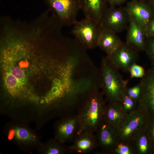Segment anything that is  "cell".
<instances>
[{
  "label": "cell",
  "mask_w": 154,
  "mask_h": 154,
  "mask_svg": "<svg viewBox=\"0 0 154 154\" xmlns=\"http://www.w3.org/2000/svg\"><path fill=\"white\" fill-rule=\"evenodd\" d=\"M146 38L154 37V16L145 29Z\"/></svg>",
  "instance_id": "cell-25"
},
{
  "label": "cell",
  "mask_w": 154,
  "mask_h": 154,
  "mask_svg": "<svg viewBox=\"0 0 154 154\" xmlns=\"http://www.w3.org/2000/svg\"><path fill=\"white\" fill-rule=\"evenodd\" d=\"M118 70L107 56L102 57L100 68V89L108 103L121 102L130 80H123Z\"/></svg>",
  "instance_id": "cell-2"
},
{
  "label": "cell",
  "mask_w": 154,
  "mask_h": 154,
  "mask_svg": "<svg viewBox=\"0 0 154 154\" xmlns=\"http://www.w3.org/2000/svg\"><path fill=\"white\" fill-rule=\"evenodd\" d=\"M125 7L130 17L144 29L154 16L152 7L143 1L132 0L127 3Z\"/></svg>",
  "instance_id": "cell-11"
},
{
  "label": "cell",
  "mask_w": 154,
  "mask_h": 154,
  "mask_svg": "<svg viewBox=\"0 0 154 154\" xmlns=\"http://www.w3.org/2000/svg\"><path fill=\"white\" fill-rule=\"evenodd\" d=\"M6 81L7 85L11 88L15 86L17 83L15 77L13 75H9L6 78Z\"/></svg>",
  "instance_id": "cell-26"
},
{
  "label": "cell",
  "mask_w": 154,
  "mask_h": 154,
  "mask_svg": "<svg viewBox=\"0 0 154 154\" xmlns=\"http://www.w3.org/2000/svg\"><path fill=\"white\" fill-rule=\"evenodd\" d=\"M138 52L125 43L123 42L110 55L107 56L117 69L129 72L131 66L136 63L138 60Z\"/></svg>",
  "instance_id": "cell-8"
},
{
  "label": "cell",
  "mask_w": 154,
  "mask_h": 154,
  "mask_svg": "<svg viewBox=\"0 0 154 154\" xmlns=\"http://www.w3.org/2000/svg\"><path fill=\"white\" fill-rule=\"evenodd\" d=\"M122 141L118 142L112 151L118 154H132L133 151L131 147L127 144Z\"/></svg>",
  "instance_id": "cell-23"
},
{
  "label": "cell",
  "mask_w": 154,
  "mask_h": 154,
  "mask_svg": "<svg viewBox=\"0 0 154 154\" xmlns=\"http://www.w3.org/2000/svg\"><path fill=\"white\" fill-rule=\"evenodd\" d=\"M72 26L71 32L74 39L86 49H93L98 46L102 30L100 24L85 18Z\"/></svg>",
  "instance_id": "cell-3"
},
{
  "label": "cell",
  "mask_w": 154,
  "mask_h": 154,
  "mask_svg": "<svg viewBox=\"0 0 154 154\" xmlns=\"http://www.w3.org/2000/svg\"><path fill=\"white\" fill-rule=\"evenodd\" d=\"M85 18L100 24L108 8L106 0H79Z\"/></svg>",
  "instance_id": "cell-13"
},
{
  "label": "cell",
  "mask_w": 154,
  "mask_h": 154,
  "mask_svg": "<svg viewBox=\"0 0 154 154\" xmlns=\"http://www.w3.org/2000/svg\"><path fill=\"white\" fill-rule=\"evenodd\" d=\"M141 91L137 102V108L145 113L149 109L154 111V66L146 72L139 82Z\"/></svg>",
  "instance_id": "cell-9"
},
{
  "label": "cell",
  "mask_w": 154,
  "mask_h": 154,
  "mask_svg": "<svg viewBox=\"0 0 154 154\" xmlns=\"http://www.w3.org/2000/svg\"><path fill=\"white\" fill-rule=\"evenodd\" d=\"M123 43L116 33L102 29L98 46L107 55H110Z\"/></svg>",
  "instance_id": "cell-17"
},
{
  "label": "cell",
  "mask_w": 154,
  "mask_h": 154,
  "mask_svg": "<svg viewBox=\"0 0 154 154\" xmlns=\"http://www.w3.org/2000/svg\"><path fill=\"white\" fill-rule=\"evenodd\" d=\"M72 145L69 147L70 153L78 154L88 153L98 145L93 133L86 131L76 135Z\"/></svg>",
  "instance_id": "cell-15"
},
{
  "label": "cell",
  "mask_w": 154,
  "mask_h": 154,
  "mask_svg": "<svg viewBox=\"0 0 154 154\" xmlns=\"http://www.w3.org/2000/svg\"><path fill=\"white\" fill-rule=\"evenodd\" d=\"M139 0V1H143V0Z\"/></svg>",
  "instance_id": "cell-31"
},
{
  "label": "cell",
  "mask_w": 154,
  "mask_h": 154,
  "mask_svg": "<svg viewBox=\"0 0 154 154\" xmlns=\"http://www.w3.org/2000/svg\"><path fill=\"white\" fill-rule=\"evenodd\" d=\"M110 6H116L123 3L127 0H106Z\"/></svg>",
  "instance_id": "cell-28"
},
{
  "label": "cell",
  "mask_w": 154,
  "mask_h": 154,
  "mask_svg": "<svg viewBox=\"0 0 154 154\" xmlns=\"http://www.w3.org/2000/svg\"><path fill=\"white\" fill-rule=\"evenodd\" d=\"M55 138L51 139L40 147L42 153L47 154H64L70 153L69 147H68Z\"/></svg>",
  "instance_id": "cell-18"
},
{
  "label": "cell",
  "mask_w": 154,
  "mask_h": 154,
  "mask_svg": "<svg viewBox=\"0 0 154 154\" xmlns=\"http://www.w3.org/2000/svg\"><path fill=\"white\" fill-rule=\"evenodd\" d=\"M143 128V127L140 129L132 138L135 141L137 152L141 154L147 153L149 148L148 138L145 133Z\"/></svg>",
  "instance_id": "cell-19"
},
{
  "label": "cell",
  "mask_w": 154,
  "mask_h": 154,
  "mask_svg": "<svg viewBox=\"0 0 154 154\" xmlns=\"http://www.w3.org/2000/svg\"><path fill=\"white\" fill-rule=\"evenodd\" d=\"M124 111L128 113L134 110L137 103L135 101L126 95L125 93L123 96L120 102Z\"/></svg>",
  "instance_id": "cell-21"
},
{
  "label": "cell",
  "mask_w": 154,
  "mask_h": 154,
  "mask_svg": "<svg viewBox=\"0 0 154 154\" xmlns=\"http://www.w3.org/2000/svg\"><path fill=\"white\" fill-rule=\"evenodd\" d=\"M146 42L145 50L146 51L152 64L154 65V37Z\"/></svg>",
  "instance_id": "cell-24"
},
{
  "label": "cell",
  "mask_w": 154,
  "mask_h": 154,
  "mask_svg": "<svg viewBox=\"0 0 154 154\" xmlns=\"http://www.w3.org/2000/svg\"><path fill=\"white\" fill-rule=\"evenodd\" d=\"M52 14L63 26L74 25L80 9L79 0H44Z\"/></svg>",
  "instance_id": "cell-4"
},
{
  "label": "cell",
  "mask_w": 154,
  "mask_h": 154,
  "mask_svg": "<svg viewBox=\"0 0 154 154\" xmlns=\"http://www.w3.org/2000/svg\"><path fill=\"white\" fill-rule=\"evenodd\" d=\"M8 128L7 131L8 138L14 141L20 147L31 149L42 145L38 135L26 126L13 123Z\"/></svg>",
  "instance_id": "cell-5"
},
{
  "label": "cell",
  "mask_w": 154,
  "mask_h": 154,
  "mask_svg": "<svg viewBox=\"0 0 154 154\" xmlns=\"http://www.w3.org/2000/svg\"><path fill=\"white\" fill-rule=\"evenodd\" d=\"M104 95L100 89L93 90L78 110L79 128L77 134L88 131L93 133L103 120L105 105Z\"/></svg>",
  "instance_id": "cell-1"
},
{
  "label": "cell",
  "mask_w": 154,
  "mask_h": 154,
  "mask_svg": "<svg viewBox=\"0 0 154 154\" xmlns=\"http://www.w3.org/2000/svg\"><path fill=\"white\" fill-rule=\"evenodd\" d=\"M145 113L140 109L128 113L122 123L117 129L119 140L125 141L132 139L145 124Z\"/></svg>",
  "instance_id": "cell-7"
},
{
  "label": "cell",
  "mask_w": 154,
  "mask_h": 154,
  "mask_svg": "<svg viewBox=\"0 0 154 154\" xmlns=\"http://www.w3.org/2000/svg\"><path fill=\"white\" fill-rule=\"evenodd\" d=\"M141 91V86L139 82L132 87H127L125 91V93L137 103L140 98Z\"/></svg>",
  "instance_id": "cell-20"
},
{
  "label": "cell",
  "mask_w": 154,
  "mask_h": 154,
  "mask_svg": "<svg viewBox=\"0 0 154 154\" xmlns=\"http://www.w3.org/2000/svg\"><path fill=\"white\" fill-rule=\"evenodd\" d=\"M12 72V75L18 79H21L23 76V72L18 68H14L13 69Z\"/></svg>",
  "instance_id": "cell-27"
},
{
  "label": "cell",
  "mask_w": 154,
  "mask_h": 154,
  "mask_svg": "<svg viewBox=\"0 0 154 154\" xmlns=\"http://www.w3.org/2000/svg\"><path fill=\"white\" fill-rule=\"evenodd\" d=\"M127 29L125 43L139 52L144 50L146 38L143 27L130 17Z\"/></svg>",
  "instance_id": "cell-14"
},
{
  "label": "cell",
  "mask_w": 154,
  "mask_h": 154,
  "mask_svg": "<svg viewBox=\"0 0 154 154\" xmlns=\"http://www.w3.org/2000/svg\"><path fill=\"white\" fill-rule=\"evenodd\" d=\"M127 114L123 109L120 102L109 103L106 106L103 120L117 129L125 119Z\"/></svg>",
  "instance_id": "cell-16"
},
{
  "label": "cell",
  "mask_w": 154,
  "mask_h": 154,
  "mask_svg": "<svg viewBox=\"0 0 154 154\" xmlns=\"http://www.w3.org/2000/svg\"><path fill=\"white\" fill-rule=\"evenodd\" d=\"M129 72L130 75V79L133 78H142L145 75L146 73L144 68L136 63L133 64L131 66Z\"/></svg>",
  "instance_id": "cell-22"
},
{
  "label": "cell",
  "mask_w": 154,
  "mask_h": 154,
  "mask_svg": "<svg viewBox=\"0 0 154 154\" xmlns=\"http://www.w3.org/2000/svg\"><path fill=\"white\" fill-rule=\"evenodd\" d=\"M96 131L98 145L104 149L112 151L119 141L117 129L104 120Z\"/></svg>",
  "instance_id": "cell-12"
},
{
  "label": "cell",
  "mask_w": 154,
  "mask_h": 154,
  "mask_svg": "<svg viewBox=\"0 0 154 154\" xmlns=\"http://www.w3.org/2000/svg\"><path fill=\"white\" fill-rule=\"evenodd\" d=\"M79 128L77 114L70 115L59 120L54 128L55 138L64 144L74 139Z\"/></svg>",
  "instance_id": "cell-10"
},
{
  "label": "cell",
  "mask_w": 154,
  "mask_h": 154,
  "mask_svg": "<svg viewBox=\"0 0 154 154\" xmlns=\"http://www.w3.org/2000/svg\"><path fill=\"white\" fill-rule=\"evenodd\" d=\"M151 4L152 8H153L154 9V0H151Z\"/></svg>",
  "instance_id": "cell-30"
},
{
  "label": "cell",
  "mask_w": 154,
  "mask_h": 154,
  "mask_svg": "<svg viewBox=\"0 0 154 154\" xmlns=\"http://www.w3.org/2000/svg\"><path fill=\"white\" fill-rule=\"evenodd\" d=\"M130 17L125 7L110 6L100 23L103 29L117 33L127 29Z\"/></svg>",
  "instance_id": "cell-6"
},
{
  "label": "cell",
  "mask_w": 154,
  "mask_h": 154,
  "mask_svg": "<svg viewBox=\"0 0 154 154\" xmlns=\"http://www.w3.org/2000/svg\"><path fill=\"white\" fill-rule=\"evenodd\" d=\"M152 136L153 138L154 141V122L153 124L152 129Z\"/></svg>",
  "instance_id": "cell-29"
}]
</instances>
